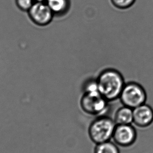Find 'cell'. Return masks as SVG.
<instances>
[{
	"mask_svg": "<svg viewBox=\"0 0 153 153\" xmlns=\"http://www.w3.org/2000/svg\"><path fill=\"white\" fill-rule=\"evenodd\" d=\"M116 123L114 119L102 115L94 120L88 128V135L96 144L110 141L112 138Z\"/></svg>",
	"mask_w": 153,
	"mask_h": 153,
	"instance_id": "cell-2",
	"label": "cell"
},
{
	"mask_svg": "<svg viewBox=\"0 0 153 153\" xmlns=\"http://www.w3.org/2000/svg\"><path fill=\"white\" fill-rule=\"evenodd\" d=\"M94 153H120V151L117 145L110 140L96 144Z\"/></svg>",
	"mask_w": 153,
	"mask_h": 153,
	"instance_id": "cell-10",
	"label": "cell"
},
{
	"mask_svg": "<svg viewBox=\"0 0 153 153\" xmlns=\"http://www.w3.org/2000/svg\"><path fill=\"white\" fill-rule=\"evenodd\" d=\"M113 4L119 9L128 8L133 5L136 0H111Z\"/></svg>",
	"mask_w": 153,
	"mask_h": 153,
	"instance_id": "cell-11",
	"label": "cell"
},
{
	"mask_svg": "<svg viewBox=\"0 0 153 153\" xmlns=\"http://www.w3.org/2000/svg\"><path fill=\"white\" fill-rule=\"evenodd\" d=\"M137 136L136 129L131 124H117L112 139L117 146L128 147L134 144Z\"/></svg>",
	"mask_w": 153,
	"mask_h": 153,
	"instance_id": "cell-5",
	"label": "cell"
},
{
	"mask_svg": "<svg viewBox=\"0 0 153 153\" xmlns=\"http://www.w3.org/2000/svg\"><path fill=\"white\" fill-rule=\"evenodd\" d=\"M109 101L99 91L84 92L80 105L82 110L87 114L100 117L104 115L109 107Z\"/></svg>",
	"mask_w": 153,
	"mask_h": 153,
	"instance_id": "cell-3",
	"label": "cell"
},
{
	"mask_svg": "<svg viewBox=\"0 0 153 153\" xmlns=\"http://www.w3.org/2000/svg\"><path fill=\"white\" fill-rule=\"evenodd\" d=\"M153 123V109L146 103L133 109V122L140 128L149 127Z\"/></svg>",
	"mask_w": 153,
	"mask_h": 153,
	"instance_id": "cell-7",
	"label": "cell"
},
{
	"mask_svg": "<svg viewBox=\"0 0 153 153\" xmlns=\"http://www.w3.org/2000/svg\"><path fill=\"white\" fill-rule=\"evenodd\" d=\"M97 81L99 91L109 102L119 99L126 83L122 74L114 69L103 70L98 76Z\"/></svg>",
	"mask_w": 153,
	"mask_h": 153,
	"instance_id": "cell-1",
	"label": "cell"
},
{
	"mask_svg": "<svg viewBox=\"0 0 153 153\" xmlns=\"http://www.w3.org/2000/svg\"><path fill=\"white\" fill-rule=\"evenodd\" d=\"M147 98L146 90L140 83L130 81L126 83L120 96L123 105L130 108H136L146 103Z\"/></svg>",
	"mask_w": 153,
	"mask_h": 153,
	"instance_id": "cell-4",
	"label": "cell"
},
{
	"mask_svg": "<svg viewBox=\"0 0 153 153\" xmlns=\"http://www.w3.org/2000/svg\"><path fill=\"white\" fill-rule=\"evenodd\" d=\"M114 120L116 124H132L133 122V109L123 105L116 111Z\"/></svg>",
	"mask_w": 153,
	"mask_h": 153,
	"instance_id": "cell-8",
	"label": "cell"
},
{
	"mask_svg": "<svg viewBox=\"0 0 153 153\" xmlns=\"http://www.w3.org/2000/svg\"><path fill=\"white\" fill-rule=\"evenodd\" d=\"M28 11L31 19L40 25H45L49 23L53 15L47 3L43 2H36L34 3Z\"/></svg>",
	"mask_w": 153,
	"mask_h": 153,
	"instance_id": "cell-6",
	"label": "cell"
},
{
	"mask_svg": "<svg viewBox=\"0 0 153 153\" xmlns=\"http://www.w3.org/2000/svg\"><path fill=\"white\" fill-rule=\"evenodd\" d=\"M34 0H16L19 8L24 11H29L34 4Z\"/></svg>",
	"mask_w": 153,
	"mask_h": 153,
	"instance_id": "cell-12",
	"label": "cell"
},
{
	"mask_svg": "<svg viewBox=\"0 0 153 153\" xmlns=\"http://www.w3.org/2000/svg\"><path fill=\"white\" fill-rule=\"evenodd\" d=\"M34 1H36V2H44L46 0H34Z\"/></svg>",
	"mask_w": 153,
	"mask_h": 153,
	"instance_id": "cell-13",
	"label": "cell"
},
{
	"mask_svg": "<svg viewBox=\"0 0 153 153\" xmlns=\"http://www.w3.org/2000/svg\"><path fill=\"white\" fill-rule=\"evenodd\" d=\"M46 3L53 13L57 15H64L69 11L70 0H46Z\"/></svg>",
	"mask_w": 153,
	"mask_h": 153,
	"instance_id": "cell-9",
	"label": "cell"
}]
</instances>
